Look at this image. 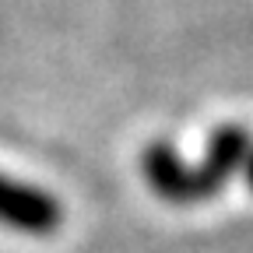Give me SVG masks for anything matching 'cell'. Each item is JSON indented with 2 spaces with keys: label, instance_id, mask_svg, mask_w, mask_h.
<instances>
[{
  "label": "cell",
  "instance_id": "obj_1",
  "mask_svg": "<svg viewBox=\"0 0 253 253\" xmlns=\"http://www.w3.org/2000/svg\"><path fill=\"white\" fill-rule=\"evenodd\" d=\"M141 169H144L148 186L169 204H201L214 197L197 162H183L169 141H151L141 155Z\"/></svg>",
  "mask_w": 253,
  "mask_h": 253
},
{
  "label": "cell",
  "instance_id": "obj_2",
  "mask_svg": "<svg viewBox=\"0 0 253 253\" xmlns=\"http://www.w3.org/2000/svg\"><path fill=\"white\" fill-rule=\"evenodd\" d=\"M60 221H63V208L49 190L0 172V225L25 236H53Z\"/></svg>",
  "mask_w": 253,
  "mask_h": 253
},
{
  "label": "cell",
  "instance_id": "obj_3",
  "mask_svg": "<svg viewBox=\"0 0 253 253\" xmlns=\"http://www.w3.org/2000/svg\"><path fill=\"white\" fill-rule=\"evenodd\" d=\"M250 148H253V137L239 123H225V126H218V130L208 137L204 158L197 166H201V172H204V179L211 186V194H218V190L243 169V158H246Z\"/></svg>",
  "mask_w": 253,
  "mask_h": 253
},
{
  "label": "cell",
  "instance_id": "obj_4",
  "mask_svg": "<svg viewBox=\"0 0 253 253\" xmlns=\"http://www.w3.org/2000/svg\"><path fill=\"white\" fill-rule=\"evenodd\" d=\"M239 172H243V179H246V186L253 190V148L246 151V158H243V169H239Z\"/></svg>",
  "mask_w": 253,
  "mask_h": 253
}]
</instances>
